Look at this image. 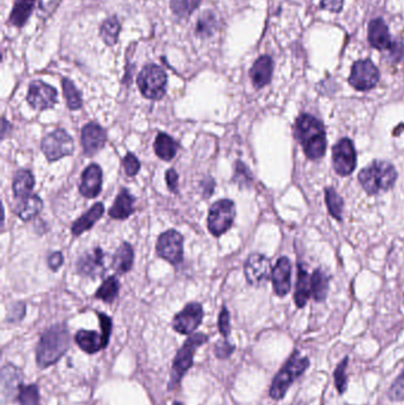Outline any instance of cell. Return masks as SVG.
I'll list each match as a JSON object with an SVG mask.
<instances>
[{"instance_id":"cell-52","label":"cell","mask_w":404,"mask_h":405,"mask_svg":"<svg viewBox=\"0 0 404 405\" xmlns=\"http://www.w3.org/2000/svg\"><path fill=\"white\" fill-rule=\"evenodd\" d=\"M173 405H183L181 404V403H179V402H176V403H175V404Z\"/></svg>"},{"instance_id":"cell-41","label":"cell","mask_w":404,"mask_h":405,"mask_svg":"<svg viewBox=\"0 0 404 405\" xmlns=\"http://www.w3.org/2000/svg\"><path fill=\"white\" fill-rule=\"evenodd\" d=\"M388 396L391 401H404V372L396 378L395 382L391 384L390 389L388 391Z\"/></svg>"},{"instance_id":"cell-1","label":"cell","mask_w":404,"mask_h":405,"mask_svg":"<svg viewBox=\"0 0 404 405\" xmlns=\"http://www.w3.org/2000/svg\"><path fill=\"white\" fill-rule=\"evenodd\" d=\"M295 138L303 146L308 159L323 158L326 152V133L320 120L310 114L300 115L294 128Z\"/></svg>"},{"instance_id":"cell-25","label":"cell","mask_w":404,"mask_h":405,"mask_svg":"<svg viewBox=\"0 0 404 405\" xmlns=\"http://www.w3.org/2000/svg\"><path fill=\"white\" fill-rule=\"evenodd\" d=\"M179 150V145L175 139H172L166 133H159L154 141V152L159 158L165 161H170L175 158Z\"/></svg>"},{"instance_id":"cell-13","label":"cell","mask_w":404,"mask_h":405,"mask_svg":"<svg viewBox=\"0 0 404 405\" xmlns=\"http://www.w3.org/2000/svg\"><path fill=\"white\" fill-rule=\"evenodd\" d=\"M203 314L202 304L191 302L177 314L172 322V327L180 335H190L201 325Z\"/></svg>"},{"instance_id":"cell-44","label":"cell","mask_w":404,"mask_h":405,"mask_svg":"<svg viewBox=\"0 0 404 405\" xmlns=\"http://www.w3.org/2000/svg\"><path fill=\"white\" fill-rule=\"evenodd\" d=\"M218 328H220V335L228 338L230 335V315L227 307H223L220 311V317H218Z\"/></svg>"},{"instance_id":"cell-5","label":"cell","mask_w":404,"mask_h":405,"mask_svg":"<svg viewBox=\"0 0 404 405\" xmlns=\"http://www.w3.org/2000/svg\"><path fill=\"white\" fill-rule=\"evenodd\" d=\"M209 338L204 333H196L189 337L184 345L181 346L172 365L171 378L168 384V390H173L179 385L185 374L189 371L190 367L194 364V353L197 348L207 343Z\"/></svg>"},{"instance_id":"cell-22","label":"cell","mask_w":404,"mask_h":405,"mask_svg":"<svg viewBox=\"0 0 404 405\" xmlns=\"http://www.w3.org/2000/svg\"><path fill=\"white\" fill-rule=\"evenodd\" d=\"M134 202L136 198L128 192L127 190H121L115 199L113 207H110V216L114 220H127L128 217L134 213Z\"/></svg>"},{"instance_id":"cell-17","label":"cell","mask_w":404,"mask_h":405,"mask_svg":"<svg viewBox=\"0 0 404 405\" xmlns=\"http://www.w3.org/2000/svg\"><path fill=\"white\" fill-rule=\"evenodd\" d=\"M101 189L102 168L97 164H92L82 173L79 192L86 198H95L101 192Z\"/></svg>"},{"instance_id":"cell-23","label":"cell","mask_w":404,"mask_h":405,"mask_svg":"<svg viewBox=\"0 0 404 405\" xmlns=\"http://www.w3.org/2000/svg\"><path fill=\"white\" fill-rule=\"evenodd\" d=\"M103 213H105L103 204L97 202L88 212H86L84 215L79 217V220L74 222V224L71 226V233L74 236H79L86 231H88L89 229H92V225L101 218Z\"/></svg>"},{"instance_id":"cell-18","label":"cell","mask_w":404,"mask_h":405,"mask_svg":"<svg viewBox=\"0 0 404 405\" xmlns=\"http://www.w3.org/2000/svg\"><path fill=\"white\" fill-rule=\"evenodd\" d=\"M23 387L22 371L11 364L1 370V393L4 400H12Z\"/></svg>"},{"instance_id":"cell-40","label":"cell","mask_w":404,"mask_h":405,"mask_svg":"<svg viewBox=\"0 0 404 405\" xmlns=\"http://www.w3.org/2000/svg\"><path fill=\"white\" fill-rule=\"evenodd\" d=\"M233 181H238L240 185H251L253 181L249 168H247L242 161H236L235 164V173H233Z\"/></svg>"},{"instance_id":"cell-3","label":"cell","mask_w":404,"mask_h":405,"mask_svg":"<svg viewBox=\"0 0 404 405\" xmlns=\"http://www.w3.org/2000/svg\"><path fill=\"white\" fill-rule=\"evenodd\" d=\"M358 179L368 194H378L395 185L397 172L390 163L376 160L359 172Z\"/></svg>"},{"instance_id":"cell-49","label":"cell","mask_w":404,"mask_h":405,"mask_svg":"<svg viewBox=\"0 0 404 405\" xmlns=\"http://www.w3.org/2000/svg\"><path fill=\"white\" fill-rule=\"evenodd\" d=\"M48 265L51 270L56 272L62 265H63V255L62 252H53L51 255L49 256Z\"/></svg>"},{"instance_id":"cell-38","label":"cell","mask_w":404,"mask_h":405,"mask_svg":"<svg viewBox=\"0 0 404 405\" xmlns=\"http://www.w3.org/2000/svg\"><path fill=\"white\" fill-rule=\"evenodd\" d=\"M202 0H171L170 6L173 14L180 18L189 17L197 9Z\"/></svg>"},{"instance_id":"cell-4","label":"cell","mask_w":404,"mask_h":405,"mask_svg":"<svg viewBox=\"0 0 404 405\" xmlns=\"http://www.w3.org/2000/svg\"><path fill=\"white\" fill-rule=\"evenodd\" d=\"M310 366L308 358L301 357L298 351H295L290 356V361L286 363V365L282 367L281 371L275 376L273 380L272 387L269 390V395L273 400H282L285 397L286 392L288 391L290 385L294 383L296 378L307 370Z\"/></svg>"},{"instance_id":"cell-10","label":"cell","mask_w":404,"mask_h":405,"mask_svg":"<svg viewBox=\"0 0 404 405\" xmlns=\"http://www.w3.org/2000/svg\"><path fill=\"white\" fill-rule=\"evenodd\" d=\"M334 171L339 176H350L356 168L357 155L355 146L350 139H340L332 150Z\"/></svg>"},{"instance_id":"cell-53","label":"cell","mask_w":404,"mask_h":405,"mask_svg":"<svg viewBox=\"0 0 404 405\" xmlns=\"http://www.w3.org/2000/svg\"><path fill=\"white\" fill-rule=\"evenodd\" d=\"M294 405H301V404H294Z\"/></svg>"},{"instance_id":"cell-21","label":"cell","mask_w":404,"mask_h":405,"mask_svg":"<svg viewBox=\"0 0 404 405\" xmlns=\"http://www.w3.org/2000/svg\"><path fill=\"white\" fill-rule=\"evenodd\" d=\"M273 69L274 63L272 57L269 56H261L251 66V79L256 89L264 88L272 81Z\"/></svg>"},{"instance_id":"cell-33","label":"cell","mask_w":404,"mask_h":405,"mask_svg":"<svg viewBox=\"0 0 404 405\" xmlns=\"http://www.w3.org/2000/svg\"><path fill=\"white\" fill-rule=\"evenodd\" d=\"M120 31H121V24L116 17L108 18L107 21L102 23L101 29H100L102 40L108 47L116 44Z\"/></svg>"},{"instance_id":"cell-35","label":"cell","mask_w":404,"mask_h":405,"mask_svg":"<svg viewBox=\"0 0 404 405\" xmlns=\"http://www.w3.org/2000/svg\"><path fill=\"white\" fill-rule=\"evenodd\" d=\"M62 87H63V94L66 97L68 107L71 110L79 109L82 107V97H81V94L76 88L75 84L73 83L69 79H63Z\"/></svg>"},{"instance_id":"cell-45","label":"cell","mask_w":404,"mask_h":405,"mask_svg":"<svg viewBox=\"0 0 404 405\" xmlns=\"http://www.w3.org/2000/svg\"><path fill=\"white\" fill-rule=\"evenodd\" d=\"M235 346L231 343L225 340V341H218L215 345V354L218 359H225V358L230 357V354L233 352Z\"/></svg>"},{"instance_id":"cell-48","label":"cell","mask_w":404,"mask_h":405,"mask_svg":"<svg viewBox=\"0 0 404 405\" xmlns=\"http://www.w3.org/2000/svg\"><path fill=\"white\" fill-rule=\"evenodd\" d=\"M344 0H321V9L331 12H340L343 9Z\"/></svg>"},{"instance_id":"cell-51","label":"cell","mask_w":404,"mask_h":405,"mask_svg":"<svg viewBox=\"0 0 404 405\" xmlns=\"http://www.w3.org/2000/svg\"><path fill=\"white\" fill-rule=\"evenodd\" d=\"M203 194L205 197H210L212 192H214V187H215V181H212L211 178H207L205 181H202Z\"/></svg>"},{"instance_id":"cell-30","label":"cell","mask_w":404,"mask_h":405,"mask_svg":"<svg viewBox=\"0 0 404 405\" xmlns=\"http://www.w3.org/2000/svg\"><path fill=\"white\" fill-rule=\"evenodd\" d=\"M35 4L36 0H17L10 16V22L16 27H23L30 17Z\"/></svg>"},{"instance_id":"cell-34","label":"cell","mask_w":404,"mask_h":405,"mask_svg":"<svg viewBox=\"0 0 404 405\" xmlns=\"http://www.w3.org/2000/svg\"><path fill=\"white\" fill-rule=\"evenodd\" d=\"M217 29V16L212 11H205L196 24V34L202 38L211 37Z\"/></svg>"},{"instance_id":"cell-6","label":"cell","mask_w":404,"mask_h":405,"mask_svg":"<svg viewBox=\"0 0 404 405\" xmlns=\"http://www.w3.org/2000/svg\"><path fill=\"white\" fill-rule=\"evenodd\" d=\"M141 94L150 100H160L166 93V73L155 64L146 66L136 79Z\"/></svg>"},{"instance_id":"cell-29","label":"cell","mask_w":404,"mask_h":405,"mask_svg":"<svg viewBox=\"0 0 404 405\" xmlns=\"http://www.w3.org/2000/svg\"><path fill=\"white\" fill-rule=\"evenodd\" d=\"M35 186V178L32 176V173L27 170H21L14 174V194L16 198H25L27 196H30L32 190Z\"/></svg>"},{"instance_id":"cell-11","label":"cell","mask_w":404,"mask_h":405,"mask_svg":"<svg viewBox=\"0 0 404 405\" xmlns=\"http://www.w3.org/2000/svg\"><path fill=\"white\" fill-rule=\"evenodd\" d=\"M183 243L184 238L178 231L167 230L159 236L157 254L172 265H178L183 261Z\"/></svg>"},{"instance_id":"cell-42","label":"cell","mask_w":404,"mask_h":405,"mask_svg":"<svg viewBox=\"0 0 404 405\" xmlns=\"http://www.w3.org/2000/svg\"><path fill=\"white\" fill-rule=\"evenodd\" d=\"M123 168L128 177L136 176L138 172L140 171V161L133 153H127L123 158Z\"/></svg>"},{"instance_id":"cell-50","label":"cell","mask_w":404,"mask_h":405,"mask_svg":"<svg viewBox=\"0 0 404 405\" xmlns=\"http://www.w3.org/2000/svg\"><path fill=\"white\" fill-rule=\"evenodd\" d=\"M60 3H61V0H40V6L43 12L50 14H53Z\"/></svg>"},{"instance_id":"cell-39","label":"cell","mask_w":404,"mask_h":405,"mask_svg":"<svg viewBox=\"0 0 404 405\" xmlns=\"http://www.w3.org/2000/svg\"><path fill=\"white\" fill-rule=\"evenodd\" d=\"M347 364H349V358L345 357L339 363L337 369L334 371V383L340 395H343L347 389Z\"/></svg>"},{"instance_id":"cell-31","label":"cell","mask_w":404,"mask_h":405,"mask_svg":"<svg viewBox=\"0 0 404 405\" xmlns=\"http://www.w3.org/2000/svg\"><path fill=\"white\" fill-rule=\"evenodd\" d=\"M313 298L318 302H323L329 293V278L320 269H316L311 278Z\"/></svg>"},{"instance_id":"cell-46","label":"cell","mask_w":404,"mask_h":405,"mask_svg":"<svg viewBox=\"0 0 404 405\" xmlns=\"http://www.w3.org/2000/svg\"><path fill=\"white\" fill-rule=\"evenodd\" d=\"M388 53V58L391 63L400 62L401 60L404 57V45L400 43H394L391 47Z\"/></svg>"},{"instance_id":"cell-26","label":"cell","mask_w":404,"mask_h":405,"mask_svg":"<svg viewBox=\"0 0 404 405\" xmlns=\"http://www.w3.org/2000/svg\"><path fill=\"white\" fill-rule=\"evenodd\" d=\"M312 293L311 288V278L308 276L307 272L303 268L301 263H298V280H296V288H295V304L303 309L307 304L308 299Z\"/></svg>"},{"instance_id":"cell-9","label":"cell","mask_w":404,"mask_h":405,"mask_svg":"<svg viewBox=\"0 0 404 405\" xmlns=\"http://www.w3.org/2000/svg\"><path fill=\"white\" fill-rule=\"evenodd\" d=\"M379 70L370 60H362L353 63L349 83L360 92L370 90L377 86L379 81Z\"/></svg>"},{"instance_id":"cell-2","label":"cell","mask_w":404,"mask_h":405,"mask_svg":"<svg viewBox=\"0 0 404 405\" xmlns=\"http://www.w3.org/2000/svg\"><path fill=\"white\" fill-rule=\"evenodd\" d=\"M69 348V330L64 324L53 325L40 337L37 346V365L45 369L58 363Z\"/></svg>"},{"instance_id":"cell-16","label":"cell","mask_w":404,"mask_h":405,"mask_svg":"<svg viewBox=\"0 0 404 405\" xmlns=\"http://www.w3.org/2000/svg\"><path fill=\"white\" fill-rule=\"evenodd\" d=\"M82 146H84V155L88 157L97 155V152L103 148L107 137L105 129L99 124L89 122L82 129Z\"/></svg>"},{"instance_id":"cell-15","label":"cell","mask_w":404,"mask_h":405,"mask_svg":"<svg viewBox=\"0 0 404 405\" xmlns=\"http://www.w3.org/2000/svg\"><path fill=\"white\" fill-rule=\"evenodd\" d=\"M105 254L100 248L84 252L77 261V273L87 278H97L105 273Z\"/></svg>"},{"instance_id":"cell-28","label":"cell","mask_w":404,"mask_h":405,"mask_svg":"<svg viewBox=\"0 0 404 405\" xmlns=\"http://www.w3.org/2000/svg\"><path fill=\"white\" fill-rule=\"evenodd\" d=\"M42 209H43L42 199L36 194H30L25 198H22V202L18 204L16 212L21 220L27 222L38 216Z\"/></svg>"},{"instance_id":"cell-20","label":"cell","mask_w":404,"mask_h":405,"mask_svg":"<svg viewBox=\"0 0 404 405\" xmlns=\"http://www.w3.org/2000/svg\"><path fill=\"white\" fill-rule=\"evenodd\" d=\"M368 40L373 48L381 50V51L389 50L394 44L391 42L390 32H389L387 24L381 18L370 22L369 29H368Z\"/></svg>"},{"instance_id":"cell-14","label":"cell","mask_w":404,"mask_h":405,"mask_svg":"<svg viewBox=\"0 0 404 405\" xmlns=\"http://www.w3.org/2000/svg\"><path fill=\"white\" fill-rule=\"evenodd\" d=\"M244 274L247 281L253 286H261L270 276V262L261 254H251L246 261Z\"/></svg>"},{"instance_id":"cell-36","label":"cell","mask_w":404,"mask_h":405,"mask_svg":"<svg viewBox=\"0 0 404 405\" xmlns=\"http://www.w3.org/2000/svg\"><path fill=\"white\" fill-rule=\"evenodd\" d=\"M326 205L329 207V211L334 218L342 220V213H343L344 202L343 198L339 196L336 190L332 187H326L325 189Z\"/></svg>"},{"instance_id":"cell-37","label":"cell","mask_w":404,"mask_h":405,"mask_svg":"<svg viewBox=\"0 0 404 405\" xmlns=\"http://www.w3.org/2000/svg\"><path fill=\"white\" fill-rule=\"evenodd\" d=\"M17 400L21 405H40V388L35 384L23 385L18 392Z\"/></svg>"},{"instance_id":"cell-7","label":"cell","mask_w":404,"mask_h":405,"mask_svg":"<svg viewBox=\"0 0 404 405\" xmlns=\"http://www.w3.org/2000/svg\"><path fill=\"white\" fill-rule=\"evenodd\" d=\"M236 217V209L233 200L220 199L209 210L207 216V228L211 234L218 237L225 234L233 225V220Z\"/></svg>"},{"instance_id":"cell-27","label":"cell","mask_w":404,"mask_h":405,"mask_svg":"<svg viewBox=\"0 0 404 405\" xmlns=\"http://www.w3.org/2000/svg\"><path fill=\"white\" fill-rule=\"evenodd\" d=\"M133 262H134V250L132 246L129 243L123 242L115 252L113 268L116 273H128L132 269Z\"/></svg>"},{"instance_id":"cell-43","label":"cell","mask_w":404,"mask_h":405,"mask_svg":"<svg viewBox=\"0 0 404 405\" xmlns=\"http://www.w3.org/2000/svg\"><path fill=\"white\" fill-rule=\"evenodd\" d=\"M99 315V320H100V327H101L102 337H103V343H105V348L110 343V333H112V328H113V322L107 314L103 313H97Z\"/></svg>"},{"instance_id":"cell-32","label":"cell","mask_w":404,"mask_h":405,"mask_svg":"<svg viewBox=\"0 0 404 405\" xmlns=\"http://www.w3.org/2000/svg\"><path fill=\"white\" fill-rule=\"evenodd\" d=\"M120 291V283L118 278L114 276L105 278L100 288L95 293V299L102 300L107 304L114 302V300L118 298Z\"/></svg>"},{"instance_id":"cell-47","label":"cell","mask_w":404,"mask_h":405,"mask_svg":"<svg viewBox=\"0 0 404 405\" xmlns=\"http://www.w3.org/2000/svg\"><path fill=\"white\" fill-rule=\"evenodd\" d=\"M178 181H179V176L177 173L175 168H170L166 172V183L170 191L173 194H178Z\"/></svg>"},{"instance_id":"cell-19","label":"cell","mask_w":404,"mask_h":405,"mask_svg":"<svg viewBox=\"0 0 404 405\" xmlns=\"http://www.w3.org/2000/svg\"><path fill=\"white\" fill-rule=\"evenodd\" d=\"M290 274H292L290 261L287 257L279 259L272 273L273 287L277 296H285L290 293Z\"/></svg>"},{"instance_id":"cell-24","label":"cell","mask_w":404,"mask_h":405,"mask_svg":"<svg viewBox=\"0 0 404 405\" xmlns=\"http://www.w3.org/2000/svg\"><path fill=\"white\" fill-rule=\"evenodd\" d=\"M75 341L79 348L87 353H97L105 348L103 337L95 330H81L76 333Z\"/></svg>"},{"instance_id":"cell-8","label":"cell","mask_w":404,"mask_h":405,"mask_svg":"<svg viewBox=\"0 0 404 405\" xmlns=\"http://www.w3.org/2000/svg\"><path fill=\"white\" fill-rule=\"evenodd\" d=\"M42 151L49 161H56L63 157L73 155L74 140L66 131L56 129L42 140Z\"/></svg>"},{"instance_id":"cell-12","label":"cell","mask_w":404,"mask_h":405,"mask_svg":"<svg viewBox=\"0 0 404 405\" xmlns=\"http://www.w3.org/2000/svg\"><path fill=\"white\" fill-rule=\"evenodd\" d=\"M27 100L35 109H50L58 103V92L42 81H34L29 87Z\"/></svg>"}]
</instances>
